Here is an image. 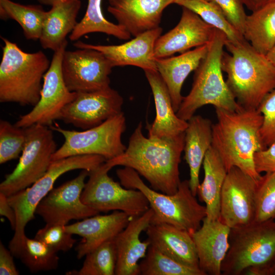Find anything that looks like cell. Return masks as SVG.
I'll return each instance as SVG.
<instances>
[{
    "label": "cell",
    "mask_w": 275,
    "mask_h": 275,
    "mask_svg": "<svg viewBox=\"0 0 275 275\" xmlns=\"http://www.w3.org/2000/svg\"><path fill=\"white\" fill-rule=\"evenodd\" d=\"M142 127L140 122L124 153L105 162L111 169L117 166L130 168L144 177L153 189L174 194L181 181L179 164L185 133L172 138L154 139L145 136Z\"/></svg>",
    "instance_id": "cell-1"
},
{
    "label": "cell",
    "mask_w": 275,
    "mask_h": 275,
    "mask_svg": "<svg viewBox=\"0 0 275 275\" xmlns=\"http://www.w3.org/2000/svg\"><path fill=\"white\" fill-rule=\"evenodd\" d=\"M211 146L227 172L237 167L257 182L261 175L255 166V154L265 149L260 134L263 117L257 109L242 108L230 112L215 108Z\"/></svg>",
    "instance_id": "cell-2"
},
{
    "label": "cell",
    "mask_w": 275,
    "mask_h": 275,
    "mask_svg": "<svg viewBox=\"0 0 275 275\" xmlns=\"http://www.w3.org/2000/svg\"><path fill=\"white\" fill-rule=\"evenodd\" d=\"M225 47L229 53L224 52L222 68L228 87L241 106L257 109L275 89V67L247 41L236 44L227 39Z\"/></svg>",
    "instance_id": "cell-3"
},
{
    "label": "cell",
    "mask_w": 275,
    "mask_h": 275,
    "mask_svg": "<svg viewBox=\"0 0 275 275\" xmlns=\"http://www.w3.org/2000/svg\"><path fill=\"white\" fill-rule=\"evenodd\" d=\"M225 34L215 29L205 57L194 71L189 93L183 97L176 114L187 121L202 106L212 105L215 108L234 112L242 108L224 80L222 68Z\"/></svg>",
    "instance_id": "cell-4"
},
{
    "label": "cell",
    "mask_w": 275,
    "mask_h": 275,
    "mask_svg": "<svg viewBox=\"0 0 275 275\" xmlns=\"http://www.w3.org/2000/svg\"><path fill=\"white\" fill-rule=\"evenodd\" d=\"M1 39L4 45L0 64V102L34 106L40 100L42 81L50 62L41 50L26 52L7 38Z\"/></svg>",
    "instance_id": "cell-5"
},
{
    "label": "cell",
    "mask_w": 275,
    "mask_h": 275,
    "mask_svg": "<svg viewBox=\"0 0 275 275\" xmlns=\"http://www.w3.org/2000/svg\"><path fill=\"white\" fill-rule=\"evenodd\" d=\"M116 175L123 187L138 189L146 197L153 211L151 224H168L191 234L206 216V207L192 193L188 180L181 181L174 194L168 195L148 186L130 168L118 169Z\"/></svg>",
    "instance_id": "cell-6"
},
{
    "label": "cell",
    "mask_w": 275,
    "mask_h": 275,
    "mask_svg": "<svg viewBox=\"0 0 275 275\" xmlns=\"http://www.w3.org/2000/svg\"><path fill=\"white\" fill-rule=\"evenodd\" d=\"M102 156L84 155L68 157L51 162L46 173L30 187L8 197L16 215V225L9 249L18 258L26 236L24 233L28 223L35 218L37 206L53 189L57 179L70 171L81 169L90 172L106 161Z\"/></svg>",
    "instance_id": "cell-7"
},
{
    "label": "cell",
    "mask_w": 275,
    "mask_h": 275,
    "mask_svg": "<svg viewBox=\"0 0 275 275\" xmlns=\"http://www.w3.org/2000/svg\"><path fill=\"white\" fill-rule=\"evenodd\" d=\"M230 247L223 262L222 274L242 275L251 266L268 268L275 262V219L254 221L231 229Z\"/></svg>",
    "instance_id": "cell-8"
},
{
    "label": "cell",
    "mask_w": 275,
    "mask_h": 275,
    "mask_svg": "<svg viewBox=\"0 0 275 275\" xmlns=\"http://www.w3.org/2000/svg\"><path fill=\"white\" fill-rule=\"evenodd\" d=\"M123 112L100 125L83 131L63 129L56 124L49 127L65 138L62 146L52 154L51 161L68 157L98 155L109 160L124 153L126 147L122 141L126 129Z\"/></svg>",
    "instance_id": "cell-9"
},
{
    "label": "cell",
    "mask_w": 275,
    "mask_h": 275,
    "mask_svg": "<svg viewBox=\"0 0 275 275\" xmlns=\"http://www.w3.org/2000/svg\"><path fill=\"white\" fill-rule=\"evenodd\" d=\"M26 140L15 168L0 184V192L7 197L23 190L47 171L57 145L48 126L33 124L25 128Z\"/></svg>",
    "instance_id": "cell-10"
},
{
    "label": "cell",
    "mask_w": 275,
    "mask_h": 275,
    "mask_svg": "<svg viewBox=\"0 0 275 275\" xmlns=\"http://www.w3.org/2000/svg\"><path fill=\"white\" fill-rule=\"evenodd\" d=\"M111 169L104 162L89 172L81 195L82 203L99 213L118 210L131 217L144 213L150 208L146 197L138 189L123 187L115 181L108 175Z\"/></svg>",
    "instance_id": "cell-11"
},
{
    "label": "cell",
    "mask_w": 275,
    "mask_h": 275,
    "mask_svg": "<svg viewBox=\"0 0 275 275\" xmlns=\"http://www.w3.org/2000/svg\"><path fill=\"white\" fill-rule=\"evenodd\" d=\"M68 42L54 51L50 66L43 77L41 96L38 102L28 113L22 115L15 125L26 128L33 124L49 127L59 120L64 107L76 97V92L70 91L62 72L63 55Z\"/></svg>",
    "instance_id": "cell-12"
},
{
    "label": "cell",
    "mask_w": 275,
    "mask_h": 275,
    "mask_svg": "<svg viewBox=\"0 0 275 275\" xmlns=\"http://www.w3.org/2000/svg\"><path fill=\"white\" fill-rule=\"evenodd\" d=\"M113 68L100 51L92 48L65 50L62 72L68 89L74 92H93L108 88Z\"/></svg>",
    "instance_id": "cell-13"
},
{
    "label": "cell",
    "mask_w": 275,
    "mask_h": 275,
    "mask_svg": "<svg viewBox=\"0 0 275 275\" xmlns=\"http://www.w3.org/2000/svg\"><path fill=\"white\" fill-rule=\"evenodd\" d=\"M123 99L109 87L93 92H76L61 112L59 120L86 130L98 126L122 112Z\"/></svg>",
    "instance_id": "cell-14"
},
{
    "label": "cell",
    "mask_w": 275,
    "mask_h": 275,
    "mask_svg": "<svg viewBox=\"0 0 275 275\" xmlns=\"http://www.w3.org/2000/svg\"><path fill=\"white\" fill-rule=\"evenodd\" d=\"M89 175L88 171L82 170L75 178L53 188L38 205L35 213L46 224L65 225L72 219H83L98 214V211L83 203L80 198Z\"/></svg>",
    "instance_id": "cell-15"
},
{
    "label": "cell",
    "mask_w": 275,
    "mask_h": 275,
    "mask_svg": "<svg viewBox=\"0 0 275 275\" xmlns=\"http://www.w3.org/2000/svg\"><path fill=\"white\" fill-rule=\"evenodd\" d=\"M257 182L237 167L227 172L221 194L219 219L231 229L254 221Z\"/></svg>",
    "instance_id": "cell-16"
},
{
    "label": "cell",
    "mask_w": 275,
    "mask_h": 275,
    "mask_svg": "<svg viewBox=\"0 0 275 275\" xmlns=\"http://www.w3.org/2000/svg\"><path fill=\"white\" fill-rule=\"evenodd\" d=\"M215 29L192 11L182 7L178 24L157 39L154 56L156 59L168 58L176 53H182L191 48L207 44Z\"/></svg>",
    "instance_id": "cell-17"
},
{
    "label": "cell",
    "mask_w": 275,
    "mask_h": 275,
    "mask_svg": "<svg viewBox=\"0 0 275 275\" xmlns=\"http://www.w3.org/2000/svg\"><path fill=\"white\" fill-rule=\"evenodd\" d=\"M160 26L145 32L125 43L117 45H93L78 41L74 43L77 48H92L101 52L113 67L127 65L143 69L157 70L154 46L161 35Z\"/></svg>",
    "instance_id": "cell-18"
},
{
    "label": "cell",
    "mask_w": 275,
    "mask_h": 275,
    "mask_svg": "<svg viewBox=\"0 0 275 275\" xmlns=\"http://www.w3.org/2000/svg\"><path fill=\"white\" fill-rule=\"evenodd\" d=\"M176 0H110L107 11L118 24L136 37L159 27L162 13Z\"/></svg>",
    "instance_id": "cell-19"
},
{
    "label": "cell",
    "mask_w": 275,
    "mask_h": 275,
    "mask_svg": "<svg viewBox=\"0 0 275 275\" xmlns=\"http://www.w3.org/2000/svg\"><path fill=\"white\" fill-rule=\"evenodd\" d=\"M231 228L220 219L206 217L191 234L195 244L199 267L205 275H221L223 262L230 247Z\"/></svg>",
    "instance_id": "cell-20"
},
{
    "label": "cell",
    "mask_w": 275,
    "mask_h": 275,
    "mask_svg": "<svg viewBox=\"0 0 275 275\" xmlns=\"http://www.w3.org/2000/svg\"><path fill=\"white\" fill-rule=\"evenodd\" d=\"M153 211L149 208L142 214L132 217L126 227L115 238L117 253L116 275L140 274L139 261L144 258L151 244L140 235L151 223Z\"/></svg>",
    "instance_id": "cell-21"
},
{
    "label": "cell",
    "mask_w": 275,
    "mask_h": 275,
    "mask_svg": "<svg viewBox=\"0 0 275 275\" xmlns=\"http://www.w3.org/2000/svg\"><path fill=\"white\" fill-rule=\"evenodd\" d=\"M131 218L124 212L116 210L109 214H97L66 225L68 232L82 238L76 247L77 258H82L106 241L114 239Z\"/></svg>",
    "instance_id": "cell-22"
},
{
    "label": "cell",
    "mask_w": 275,
    "mask_h": 275,
    "mask_svg": "<svg viewBox=\"0 0 275 275\" xmlns=\"http://www.w3.org/2000/svg\"><path fill=\"white\" fill-rule=\"evenodd\" d=\"M144 72L152 92L156 111L153 122L147 127L148 137L154 139L172 138L184 133L188 122L177 115L168 88L159 73L151 70Z\"/></svg>",
    "instance_id": "cell-23"
},
{
    "label": "cell",
    "mask_w": 275,
    "mask_h": 275,
    "mask_svg": "<svg viewBox=\"0 0 275 275\" xmlns=\"http://www.w3.org/2000/svg\"><path fill=\"white\" fill-rule=\"evenodd\" d=\"M146 232L151 245L182 264L199 268L197 250L190 233L165 223L150 224Z\"/></svg>",
    "instance_id": "cell-24"
},
{
    "label": "cell",
    "mask_w": 275,
    "mask_h": 275,
    "mask_svg": "<svg viewBox=\"0 0 275 275\" xmlns=\"http://www.w3.org/2000/svg\"><path fill=\"white\" fill-rule=\"evenodd\" d=\"M208 44L196 47L179 56L156 59L157 71L168 88L176 113L183 99L181 94L183 84L206 55Z\"/></svg>",
    "instance_id": "cell-25"
},
{
    "label": "cell",
    "mask_w": 275,
    "mask_h": 275,
    "mask_svg": "<svg viewBox=\"0 0 275 275\" xmlns=\"http://www.w3.org/2000/svg\"><path fill=\"white\" fill-rule=\"evenodd\" d=\"M184 132V159L189 169V187L195 196L200 185V169L205 155L211 147L212 124L207 118L194 115L187 121Z\"/></svg>",
    "instance_id": "cell-26"
},
{
    "label": "cell",
    "mask_w": 275,
    "mask_h": 275,
    "mask_svg": "<svg viewBox=\"0 0 275 275\" xmlns=\"http://www.w3.org/2000/svg\"><path fill=\"white\" fill-rule=\"evenodd\" d=\"M81 5L80 0H65L46 11L39 39L43 48L54 51L67 42V36L78 23L76 18Z\"/></svg>",
    "instance_id": "cell-27"
},
{
    "label": "cell",
    "mask_w": 275,
    "mask_h": 275,
    "mask_svg": "<svg viewBox=\"0 0 275 275\" xmlns=\"http://www.w3.org/2000/svg\"><path fill=\"white\" fill-rule=\"evenodd\" d=\"M203 166L204 177L198 187L197 195L205 204V217L210 221L219 219L221 194L227 171L212 146L205 155Z\"/></svg>",
    "instance_id": "cell-28"
},
{
    "label": "cell",
    "mask_w": 275,
    "mask_h": 275,
    "mask_svg": "<svg viewBox=\"0 0 275 275\" xmlns=\"http://www.w3.org/2000/svg\"><path fill=\"white\" fill-rule=\"evenodd\" d=\"M243 36L256 51L267 53L275 44V1L247 16Z\"/></svg>",
    "instance_id": "cell-29"
},
{
    "label": "cell",
    "mask_w": 275,
    "mask_h": 275,
    "mask_svg": "<svg viewBox=\"0 0 275 275\" xmlns=\"http://www.w3.org/2000/svg\"><path fill=\"white\" fill-rule=\"evenodd\" d=\"M46 13L40 5H24L11 0H0L1 18L16 21L28 40H39Z\"/></svg>",
    "instance_id": "cell-30"
},
{
    "label": "cell",
    "mask_w": 275,
    "mask_h": 275,
    "mask_svg": "<svg viewBox=\"0 0 275 275\" xmlns=\"http://www.w3.org/2000/svg\"><path fill=\"white\" fill-rule=\"evenodd\" d=\"M108 1L110 0H108ZM102 0H88L85 14L69 35L71 41L78 40L91 33H102L120 40H128L131 35L118 24L108 21L101 9Z\"/></svg>",
    "instance_id": "cell-31"
},
{
    "label": "cell",
    "mask_w": 275,
    "mask_h": 275,
    "mask_svg": "<svg viewBox=\"0 0 275 275\" xmlns=\"http://www.w3.org/2000/svg\"><path fill=\"white\" fill-rule=\"evenodd\" d=\"M197 14L205 22L223 31L227 40L238 44L246 40L228 21L221 10L206 0H176L175 3Z\"/></svg>",
    "instance_id": "cell-32"
},
{
    "label": "cell",
    "mask_w": 275,
    "mask_h": 275,
    "mask_svg": "<svg viewBox=\"0 0 275 275\" xmlns=\"http://www.w3.org/2000/svg\"><path fill=\"white\" fill-rule=\"evenodd\" d=\"M139 269L142 275H205L200 269L182 264L151 244Z\"/></svg>",
    "instance_id": "cell-33"
},
{
    "label": "cell",
    "mask_w": 275,
    "mask_h": 275,
    "mask_svg": "<svg viewBox=\"0 0 275 275\" xmlns=\"http://www.w3.org/2000/svg\"><path fill=\"white\" fill-rule=\"evenodd\" d=\"M57 253L43 242L26 236L18 258L31 272L49 271L58 267L59 257Z\"/></svg>",
    "instance_id": "cell-34"
},
{
    "label": "cell",
    "mask_w": 275,
    "mask_h": 275,
    "mask_svg": "<svg viewBox=\"0 0 275 275\" xmlns=\"http://www.w3.org/2000/svg\"><path fill=\"white\" fill-rule=\"evenodd\" d=\"M79 271L68 272L77 275H114L117 253L114 239L106 241L86 256Z\"/></svg>",
    "instance_id": "cell-35"
},
{
    "label": "cell",
    "mask_w": 275,
    "mask_h": 275,
    "mask_svg": "<svg viewBox=\"0 0 275 275\" xmlns=\"http://www.w3.org/2000/svg\"><path fill=\"white\" fill-rule=\"evenodd\" d=\"M254 221L275 219V172L261 175L255 192Z\"/></svg>",
    "instance_id": "cell-36"
},
{
    "label": "cell",
    "mask_w": 275,
    "mask_h": 275,
    "mask_svg": "<svg viewBox=\"0 0 275 275\" xmlns=\"http://www.w3.org/2000/svg\"><path fill=\"white\" fill-rule=\"evenodd\" d=\"M26 140L25 128L0 121V163L15 159L22 153Z\"/></svg>",
    "instance_id": "cell-37"
},
{
    "label": "cell",
    "mask_w": 275,
    "mask_h": 275,
    "mask_svg": "<svg viewBox=\"0 0 275 275\" xmlns=\"http://www.w3.org/2000/svg\"><path fill=\"white\" fill-rule=\"evenodd\" d=\"M65 226L62 224H46L37 231L35 238L57 252H67L73 248L76 240L72 237V234L66 230Z\"/></svg>",
    "instance_id": "cell-38"
},
{
    "label": "cell",
    "mask_w": 275,
    "mask_h": 275,
    "mask_svg": "<svg viewBox=\"0 0 275 275\" xmlns=\"http://www.w3.org/2000/svg\"><path fill=\"white\" fill-rule=\"evenodd\" d=\"M257 110L263 117L260 134L267 147L275 142V89L263 99Z\"/></svg>",
    "instance_id": "cell-39"
},
{
    "label": "cell",
    "mask_w": 275,
    "mask_h": 275,
    "mask_svg": "<svg viewBox=\"0 0 275 275\" xmlns=\"http://www.w3.org/2000/svg\"><path fill=\"white\" fill-rule=\"evenodd\" d=\"M215 4L230 23L242 35L248 15L239 0H206Z\"/></svg>",
    "instance_id": "cell-40"
},
{
    "label": "cell",
    "mask_w": 275,
    "mask_h": 275,
    "mask_svg": "<svg viewBox=\"0 0 275 275\" xmlns=\"http://www.w3.org/2000/svg\"><path fill=\"white\" fill-rule=\"evenodd\" d=\"M254 163L255 169L260 174L275 172V142L257 152L254 155Z\"/></svg>",
    "instance_id": "cell-41"
},
{
    "label": "cell",
    "mask_w": 275,
    "mask_h": 275,
    "mask_svg": "<svg viewBox=\"0 0 275 275\" xmlns=\"http://www.w3.org/2000/svg\"><path fill=\"white\" fill-rule=\"evenodd\" d=\"M13 255L10 251L1 242L0 244V274L1 275H18L19 271L17 269L13 260Z\"/></svg>",
    "instance_id": "cell-42"
},
{
    "label": "cell",
    "mask_w": 275,
    "mask_h": 275,
    "mask_svg": "<svg viewBox=\"0 0 275 275\" xmlns=\"http://www.w3.org/2000/svg\"><path fill=\"white\" fill-rule=\"evenodd\" d=\"M0 215L8 219L11 228L14 231L16 225V213L10 205L8 197L2 192H0Z\"/></svg>",
    "instance_id": "cell-43"
},
{
    "label": "cell",
    "mask_w": 275,
    "mask_h": 275,
    "mask_svg": "<svg viewBox=\"0 0 275 275\" xmlns=\"http://www.w3.org/2000/svg\"><path fill=\"white\" fill-rule=\"evenodd\" d=\"M241 3L252 12L255 11L267 4L275 0H239Z\"/></svg>",
    "instance_id": "cell-44"
},
{
    "label": "cell",
    "mask_w": 275,
    "mask_h": 275,
    "mask_svg": "<svg viewBox=\"0 0 275 275\" xmlns=\"http://www.w3.org/2000/svg\"><path fill=\"white\" fill-rule=\"evenodd\" d=\"M265 56L271 63L275 67V44Z\"/></svg>",
    "instance_id": "cell-45"
},
{
    "label": "cell",
    "mask_w": 275,
    "mask_h": 275,
    "mask_svg": "<svg viewBox=\"0 0 275 275\" xmlns=\"http://www.w3.org/2000/svg\"><path fill=\"white\" fill-rule=\"evenodd\" d=\"M41 4L52 6L65 0H37Z\"/></svg>",
    "instance_id": "cell-46"
},
{
    "label": "cell",
    "mask_w": 275,
    "mask_h": 275,
    "mask_svg": "<svg viewBox=\"0 0 275 275\" xmlns=\"http://www.w3.org/2000/svg\"><path fill=\"white\" fill-rule=\"evenodd\" d=\"M271 275H275V262H274L272 267Z\"/></svg>",
    "instance_id": "cell-47"
}]
</instances>
